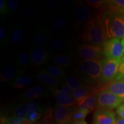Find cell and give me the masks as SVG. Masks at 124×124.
Listing matches in <instances>:
<instances>
[{"label":"cell","instance_id":"cell-26","mask_svg":"<svg viewBox=\"0 0 124 124\" xmlns=\"http://www.w3.org/2000/svg\"><path fill=\"white\" fill-rule=\"evenodd\" d=\"M23 32L20 28H16L13 31L12 36V42L14 44H17L22 40Z\"/></svg>","mask_w":124,"mask_h":124},{"label":"cell","instance_id":"cell-47","mask_svg":"<svg viewBox=\"0 0 124 124\" xmlns=\"http://www.w3.org/2000/svg\"><path fill=\"white\" fill-rule=\"evenodd\" d=\"M123 100H124V99H123Z\"/></svg>","mask_w":124,"mask_h":124},{"label":"cell","instance_id":"cell-31","mask_svg":"<svg viewBox=\"0 0 124 124\" xmlns=\"http://www.w3.org/2000/svg\"><path fill=\"white\" fill-rule=\"evenodd\" d=\"M106 1H101V0H88L87 1V4L90 7L95 8H100L103 7L105 4H106Z\"/></svg>","mask_w":124,"mask_h":124},{"label":"cell","instance_id":"cell-45","mask_svg":"<svg viewBox=\"0 0 124 124\" xmlns=\"http://www.w3.org/2000/svg\"><path fill=\"white\" fill-rule=\"evenodd\" d=\"M8 120L5 117H1V124H8Z\"/></svg>","mask_w":124,"mask_h":124},{"label":"cell","instance_id":"cell-7","mask_svg":"<svg viewBox=\"0 0 124 124\" xmlns=\"http://www.w3.org/2000/svg\"><path fill=\"white\" fill-rule=\"evenodd\" d=\"M78 53L80 58L84 60L99 59L104 54L102 46L90 44L83 45L79 47Z\"/></svg>","mask_w":124,"mask_h":124},{"label":"cell","instance_id":"cell-13","mask_svg":"<svg viewBox=\"0 0 124 124\" xmlns=\"http://www.w3.org/2000/svg\"><path fill=\"white\" fill-rule=\"evenodd\" d=\"M108 11L110 13L124 15V0L106 1Z\"/></svg>","mask_w":124,"mask_h":124},{"label":"cell","instance_id":"cell-2","mask_svg":"<svg viewBox=\"0 0 124 124\" xmlns=\"http://www.w3.org/2000/svg\"><path fill=\"white\" fill-rule=\"evenodd\" d=\"M83 39L93 46H102L107 41L101 20L91 18L87 23L83 32Z\"/></svg>","mask_w":124,"mask_h":124},{"label":"cell","instance_id":"cell-30","mask_svg":"<svg viewBox=\"0 0 124 124\" xmlns=\"http://www.w3.org/2000/svg\"><path fill=\"white\" fill-rule=\"evenodd\" d=\"M72 90L67 85H62L61 88L60 89L58 88V90L55 91L54 94L55 95L62 94V95H72Z\"/></svg>","mask_w":124,"mask_h":124},{"label":"cell","instance_id":"cell-36","mask_svg":"<svg viewBox=\"0 0 124 124\" xmlns=\"http://www.w3.org/2000/svg\"><path fill=\"white\" fill-rule=\"evenodd\" d=\"M24 97L25 98L28 99V100H32V99H35L39 98V96L36 93V91L34 90L33 88H32L29 90H28L25 93Z\"/></svg>","mask_w":124,"mask_h":124},{"label":"cell","instance_id":"cell-44","mask_svg":"<svg viewBox=\"0 0 124 124\" xmlns=\"http://www.w3.org/2000/svg\"><path fill=\"white\" fill-rule=\"evenodd\" d=\"M73 124H87L85 120H80V121H74Z\"/></svg>","mask_w":124,"mask_h":124},{"label":"cell","instance_id":"cell-3","mask_svg":"<svg viewBox=\"0 0 124 124\" xmlns=\"http://www.w3.org/2000/svg\"><path fill=\"white\" fill-rule=\"evenodd\" d=\"M101 60H84L78 67L80 77L86 83L91 84L100 79L102 75Z\"/></svg>","mask_w":124,"mask_h":124},{"label":"cell","instance_id":"cell-6","mask_svg":"<svg viewBox=\"0 0 124 124\" xmlns=\"http://www.w3.org/2000/svg\"><path fill=\"white\" fill-rule=\"evenodd\" d=\"M103 49L107 58L121 60L124 57V47L120 39H111L107 40L103 44Z\"/></svg>","mask_w":124,"mask_h":124},{"label":"cell","instance_id":"cell-17","mask_svg":"<svg viewBox=\"0 0 124 124\" xmlns=\"http://www.w3.org/2000/svg\"><path fill=\"white\" fill-rule=\"evenodd\" d=\"M90 95L89 90L84 87H82L80 89H78L77 90L73 91L72 93V96L75 99L78 105H79Z\"/></svg>","mask_w":124,"mask_h":124},{"label":"cell","instance_id":"cell-46","mask_svg":"<svg viewBox=\"0 0 124 124\" xmlns=\"http://www.w3.org/2000/svg\"><path fill=\"white\" fill-rule=\"evenodd\" d=\"M121 43L122 44V46H123L124 47V37L122 39V40H121Z\"/></svg>","mask_w":124,"mask_h":124},{"label":"cell","instance_id":"cell-43","mask_svg":"<svg viewBox=\"0 0 124 124\" xmlns=\"http://www.w3.org/2000/svg\"><path fill=\"white\" fill-rule=\"evenodd\" d=\"M114 124H124V119L122 118H118Z\"/></svg>","mask_w":124,"mask_h":124},{"label":"cell","instance_id":"cell-20","mask_svg":"<svg viewBox=\"0 0 124 124\" xmlns=\"http://www.w3.org/2000/svg\"><path fill=\"white\" fill-rule=\"evenodd\" d=\"M66 84L72 91H76L83 87L82 81L77 77L70 76L66 80Z\"/></svg>","mask_w":124,"mask_h":124},{"label":"cell","instance_id":"cell-16","mask_svg":"<svg viewBox=\"0 0 124 124\" xmlns=\"http://www.w3.org/2000/svg\"><path fill=\"white\" fill-rule=\"evenodd\" d=\"M32 82V78L29 75H21L18 76L13 82V86L18 89H23L28 86Z\"/></svg>","mask_w":124,"mask_h":124},{"label":"cell","instance_id":"cell-14","mask_svg":"<svg viewBox=\"0 0 124 124\" xmlns=\"http://www.w3.org/2000/svg\"><path fill=\"white\" fill-rule=\"evenodd\" d=\"M91 16V12L89 8L85 6H80L77 9L76 12V17L78 21L81 24H87L90 21Z\"/></svg>","mask_w":124,"mask_h":124},{"label":"cell","instance_id":"cell-21","mask_svg":"<svg viewBox=\"0 0 124 124\" xmlns=\"http://www.w3.org/2000/svg\"><path fill=\"white\" fill-rule=\"evenodd\" d=\"M54 62L58 66L68 67L71 65V60L69 55L65 54H59L54 57Z\"/></svg>","mask_w":124,"mask_h":124},{"label":"cell","instance_id":"cell-8","mask_svg":"<svg viewBox=\"0 0 124 124\" xmlns=\"http://www.w3.org/2000/svg\"><path fill=\"white\" fill-rule=\"evenodd\" d=\"M116 119L115 113L108 109H100L95 111L93 124H114Z\"/></svg>","mask_w":124,"mask_h":124},{"label":"cell","instance_id":"cell-15","mask_svg":"<svg viewBox=\"0 0 124 124\" xmlns=\"http://www.w3.org/2000/svg\"><path fill=\"white\" fill-rule=\"evenodd\" d=\"M97 106H98L96 94L95 95H91V94L90 95H89L87 98L84 101L82 102L79 105V108L89 113L94 110Z\"/></svg>","mask_w":124,"mask_h":124},{"label":"cell","instance_id":"cell-23","mask_svg":"<svg viewBox=\"0 0 124 124\" xmlns=\"http://www.w3.org/2000/svg\"><path fill=\"white\" fill-rule=\"evenodd\" d=\"M46 72L58 79L64 77L65 73H66L65 71L63 70H62L61 68L56 66H53V65L50 66L47 68Z\"/></svg>","mask_w":124,"mask_h":124},{"label":"cell","instance_id":"cell-32","mask_svg":"<svg viewBox=\"0 0 124 124\" xmlns=\"http://www.w3.org/2000/svg\"><path fill=\"white\" fill-rule=\"evenodd\" d=\"M35 13V8L33 6H29L23 9L21 12V16L23 17H29Z\"/></svg>","mask_w":124,"mask_h":124},{"label":"cell","instance_id":"cell-9","mask_svg":"<svg viewBox=\"0 0 124 124\" xmlns=\"http://www.w3.org/2000/svg\"><path fill=\"white\" fill-rule=\"evenodd\" d=\"M74 111L70 106H64L58 105L55 108L54 117L58 124H66L69 123L72 119Z\"/></svg>","mask_w":124,"mask_h":124},{"label":"cell","instance_id":"cell-22","mask_svg":"<svg viewBox=\"0 0 124 124\" xmlns=\"http://www.w3.org/2000/svg\"><path fill=\"white\" fill-rule=\"evenodd\" d=\"M29 110V104H22L17 106L14 113V117L28 118Z\"/></svg>","mask_w":124,"mask_h":124},{"label":"cell","instance_id":"cell-10","mask_svg":"<svg viewBox=\"0 0 124 124\" xmlns=\"http://www.w3.org/2000/svg\"><path fill=\"white\" fill-rule=\"evenodd\" d=\"M39 79L43 85L48 87V89L51 92L55 93L58 89L59 80L55 78L46 71L42 70L38 74Z\"/></svg>","mask_w":124,"mask_h":124},{"label":"cell","instance_id":"cell-11","mask_svg":"<svg viewBox=\"0 0 124 124\" xmlns=\"http://www.w3.org/2000/svg\"><path fill=\"white\" fill-rule=\"evenodd\" d=\"M105 90L118 97L124 98V79H114L110 82Z\"/></svg>","mask_w":124,"mask_h":124},{"label":"cell","instance_id":"cell-18","mask_svg":"<svg viewBox=\"0 0 124 124\" xmlns=\"http://www.w3.org/2000/svg\"><path fill=\"white\" fill-rule=\"evenodd\" d=\"M56 101L59 105L64 106H71L76 103V101L72 95H56Z\"/></svg>","mask_w":124,"mask_h":124},{"label":"cell","instance_id":"cell-37","mask_svg":"<svg viewBox=\"0 0 124 124\" xmlns=\"http://www.w3.org/2000/svg\"><path fill=\"white\" fill-rule=\"evenodd\" d=\"M7 4L9 8L12 11L16 10L18 8V1L17 0H8Z\"/></svg>","mask_w":124,"mask_h":124},{"label":"cell","instance_id":"cell-1","mask_svg":"<svg viewBox=\"0 0 124 124\" xmlns=\"http://www.w3.org/2000/svg\"><path fill=\"white\" fill-rule=\"evenodd\" d=\"M101 22L107 39H121L124 37V15L107 11Z\"/></svg>","mask_w":124,"mask_h":124},{"label":"cell","instance_id":"cell-28","mask_svg":"<svg viewBox=\"0 0 124 124\" xmlns=\"http://www.w3.org/2000/svg\"><path fill=\"white\" fill-rule=\"evenodd\" d=\"M88 113H89V112H87V111L78 108L77 110L74 111L73 114H72V120L74 121H75L85 120V118H86Z\"/></svg>","mask_w":124,"mask_h":124},{"label":"cell","instance_id":"cell-42","mask_svg":"<svg viewBox=\"0 0 124 124\" xmlns=\"http://www.w3.org/2000/svg\"><path fill=\"white\" fill-rule=\"evenodd\" d=\"M5 36V29L2 28H1L0 29V39L2 40L4 38Z\"/></svg>","mask_w":124,"mask_h":124},{"label":"cell","instance_id":"cell-34","mask_svg":"<svg viewBox=\"0 0 124 124\" xmlns=\"http://www.w3.org/2000/svg\"><path fill=\"white\" fill-rule=\"evenodd\" d=\"M115 79H124V57L121 59V61L119 67L118 72Z\"/></svg>","mask_w":124,"mask_h":124},{"label":"cell","instance_id":"cell-35","mask_svg":"<svg viewBox=\"0 0 124 124\" xmlns=\"http://www.w3.org/2000/svg\"><path fill=\"white\" fill-rule=\"evenodd\" d=\"M41 115H42V113L41 112L35 111L29 114L28 116V119H29L31 122L33 123V122L38 121L40 118H41Z\"/></svg>","mask_w":124,"mask_h":124},{"label":"cell","instance_id":"cell-38","mask_svg":"<svg viewBox=\"0 0 124 124\" xmlns=\"http://www.w3.org/2000/svg\"><path fill=\"white\" fill-rule=\"evenodd\" d=\"M52 110L51 109H48L47 111L45 112L44 116L43 117V121H44V123L47 124L49 123V122L51 120H52Z\"/></svg>","mask_w":124,"mask_h":124},{"label":"cell","instance_id":"cell-29","mask_svg":"<svg viewBox=\"0 0 124 124\" xmlns=\"http://www.w3.org/2000/svg\"><path fill=\"white\" fill-rule=\"evenodd\" d=\"M66 21L64 18L62 17H59L56 18L52 23V25L53 27L57 29H62L66 25Z\"/></svg>","mask_w":124,"mask_h":124},{"label":"cell","instance_id":"cell-24","mask_svg":"<svg viewBox=\"0 0 124 124\" xmlns=\"http://www.w3.org/2000/svg\"><path fill=\"white\" fill-rule=\"evenodd\" d=\"M49 40V36L48 34L46 33H39L36 34L34 37L32 42L34 45H43L47 42Z\"/></svg>","mask_w":124,"mask_h":124},{"label":"cell","instance_id":"cell-12","mask_svg":"<svg viewBox=\"0 0 124 124\" xmlns=\"http://www.w3.org/2000/svg\"><path fill=\"white\" fill-rule=\"evenodd\" d=\"M47 58V53L44 48L37 47L32 51L31 60L33 64L40 65L44 63Z\"/></svg>","mask_w":124,"mask_h":124},{"label":"cell","instance_id":"cell-33","mask_svg":"<svg viewBox=\"0 0 124 124\" xmlns=\"http://www.w3.org/2000/svg\"><path fill=\"white\" fill-rule=\"evenodd\" d=\"M29 110L28 116L30 114H31L32 112H33V111H40V112H42L43 111L42 108H41L40 105H39L38 103H36L35 102H30V103H29Z\"/></svg>","mask_w":124,"mask_h":124},{"label":"cell","instance_id":"cell-27","mask_svg":"<svg viewBox=\"0 0 124 124\" xmlns=\"http://www.w3.org/2000/svg\"><path fill=\"white\" fill-rule=\"evenodd\" d=\"M18 62L19 64L23 67H27L29 64L31 57L27 52H23L18 56Z\"/></svg>","mask_w":124,"mask_h":124},{"label":"cell","instance_id":"cell-39","mask_svg":"<svg viewBox=\"0 0 124 124\" xmlns=\"http://www.w3.org/2000/svg\"><path fill=\"white\" fill-rule=\"evenodd\" d=\"M7 2L4 0H0V11L3 15H7L8 12V8L7 7Z\"/></svg>","mask_w":124,"mask_h":124},{"label":"cell","instance_id":"cell-25","mask_svg":"<svg viewBox=\"0 0 124 124\" xmlns=\"http://www.w3.org/2000/svg\"><path fill=\"white\" fill-rule=\"evenodd\" d=\"M65 46L64 41L60 39H55L49 43L48 48L52 51H60L63 49Z\"/></svg>","mask_w":124,"mask_h":124},{"label":"cell","instance_id":"cell-4","mask_svg":"<svg viewBox=\"0 0 124 124\" xmlns=\"http://www.w3.org/2000/svg\"><path fill=\"white\" fill-rule=\"evenodd\" d=\"M121 60L105 58L101 60L102 71L100 80L102 83L111 82L117 77Z\"/></svg>","mask_w":124,"mask_h":124},{"label":"cell","instance_id":"cell-41","mask_svg":"<svg viewBox=\"0 0 124 124\" xmlns=\"http://www.w3.org/2000/svg\"><path fill=\"white\" fill-rule=\"evenodd\" d=\"M58 7V2L56 1H51L48 3L47 8L50 10H54Z\"/></svg>","mask_w":124,"mask_h":124},{"label":"cell","instance_id":"cell-40","mask_svg":"<svg viewBox=\"0 0 124 124\" xmlns=\"http://www.w3.org/2000/svg\"><path fill=\"white\" fill-rule=\"evenodd\" d=\"M117 113L121 118L124 119V103L117 108Z\"/></svg>","mask_w":124,"mask_h":124},{"label":"cell","instance_id":"cell-5","mask_svg":"<svg viewBox=\"0 0 124 124\" xmlns=\"http://www.w3.org/2000/svg\"><path fill=\"white\" fill-rule=\"evenodd\" d=\"M98 107L103 109L118 108L124 102L123 98L114 95L109 91L103 90L96 94Z\"/></svg>","mask_w":124,"mask_h":124},{"label":"cell","instance_id":"cell-19","mask_svg":"<svg viewBox=\"0 0 124 124\" xmlns=\"http://www.w3.org/2000/svg\"><path fill=\"white\" fill-rule=\"evenodd\" d=\"M17 69L15 66H9L6 68L1 74V79L3 82H7L12 79L17 74Z\"/></svg>","mask_w":124,"mask_h":124}]
</instances>
